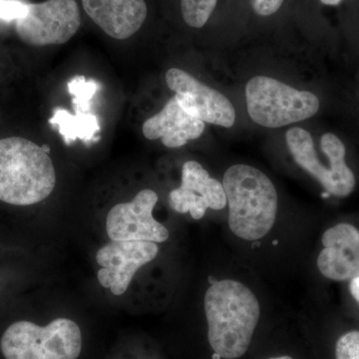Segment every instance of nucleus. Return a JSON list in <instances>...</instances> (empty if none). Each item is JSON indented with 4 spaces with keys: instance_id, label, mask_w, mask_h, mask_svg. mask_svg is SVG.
Listing matches in <instances>:
<instances>
[{
    "instance_id": "4468645a",
    "label": "nucleus",
    "mask_w": 359,
    "mask_h": 359,
    "mask_svg": "<svg viewBox=\"0 0 359 359\" xmlns=\"http://www.w3.org/2000/svg\"><path fill=\"white\" fill-rule=\"evenodd\" d=\"M285 139L297 164L318 180L327 193L344 198L353 192L355 180L347 179L323 164L309 132L295 127L287 132Z\"/></svg>"
},
{
    "instance_id": "dca6fc26",
    "label": "nucleus",
    "mask_w": 359,
    "mask_h": 359,
    "mask_svg": "<svg viewBox=\"0 0 359 359\" xmlns=\"http://www.w3.org/2000/svg\"><path fill=\"white\" fill-rule=\"evenodd\" d=\"M218 0H181L182 15L189 26L203 27L209 20Z\"/></svg>"
},
{
    "instance_id": "1a4fd4ad",
    "label": "nucleus",
    "mask_w": 359,
    "mask_h": 359,
    "mask_svg": "<svg viewBox=\"0 0 359 359\" xmlns=\"http://www.w3.org/2000/svg\"><path fill=\"white\" fill-rule=\"evenodd\" d=\"M159 248L153 242L110 241L97 252L101 266L98 280L112 294L121 295L128 289L135 273L157 257Z\"/></svg>"
},
{
    "instance_id": "f03ea898",
    "label": "nucleus",
    "mask_w": 359,
    "mask_h": 359,
    "mask_svg": "<svg viewBox=\"0 0 359 359\" xmlns=\"http://www.w3.org/2000/svg\"><path fill=\"white\" fill-rule=\"evenodd\" d=\"M229 204V226L247 241L264 238L275 224L278 193L263 172L249 165H233L224 175Z\"/></svg>"
},
{
    "instance_id": "6ab92c4d",
    "label": "nucleus",
    "mask_w": 359,
    "mask_h": 359,
    "mask_svg": "<svg viewBox=\"0 0 359 359\" xmlns=\"http://www.w3.org/2000/svg\"><path fill=\"white\" fill-rule=\"evenodd\" d=\"M28 4L20 0H0V20H18L27 13Z\"/></svg>"
},
{
    "instance_id": "20e7f679",
    "label": "nucleus",
    "mask_w": 359,
    "mask_h": 359,
    "mask_svg": "<svg viewBox=\"0 0 359 359\" xmlns=\"http://www.w3.org/2000/svg\"><path fill=\"white\" fill-rule=\"evenodd\" d=\"M0 349L6 359H77L81 330L68 318H57L46 327L16 321L2 335Z\"/></svg>"
},
{
    "instance_id": "7ed1b4c3",
    "label": "nucleus",
    "mask_w": 359,
    "mask_h": 359,
    "mask_svg": "<svg viewBox=\"0 0 359 359\" xmlns=\"http://www.w3.org/2000/svg\"><path fill=\"white\" fill-rule=\"evenodd\" d=\"M55 185V168L41 146L21 137L0 139V201L35 205L47 199Z\"/></svg>"
},
{
    "instance_id": "5701e85b",
    "label": "nucleus",
    "mask_w": 359,
    "mask_h": 359,
    "mask_svg": "<svg viewBox=\"0 0 359 359\" xmlns=\"http://www.w3.org/2000/svg\"><path fill=\"white\" fill-rule=\"evenodd\" d=\"M42 149L45 151V152L48 153L50 152V148H49V146L43 145L41 146Z\"/></svg>"
},
{
    "instance_id": "9d476101",
    "label": "nucleus",
    "mask_w": 359,
    "mask_h": 359,
    "mask_svg": "<svg viewBox=\"0 0 359 359\" xmlns=\"http://www.w3.org/2000/svg\"><path fill=\"white\" fill-rule=\"evenodd\" d=\"M169 203L174 211L201 219L208 209H224L228 200L223 184L211 178L200 163L188 161L182 169L181 186L170 193Z\"/></svg>"
},
{
    "instance_id": "423d86ee",
    "label": "nucleus",
    "mask_w": 359,
    "mask_h": 359,
    "mask_svg": "<svg viewBox=\"0 0 359 359\" xmlns=\"http://www.w3.org/2000/svg\"><path fill=\"white\" fill-rule=\"evenodd\" d=\"M81 16L75 0H46L28 4L27 13L16 20L18 37L33 46L69 41L80 27Z\"/></svg>"
},
{
    "instance_id": "2eb2a0df",
    "label": "nucleus",
    "mask_w": 359,
    "mask_h": 359,
    "mask_svg": "<svg viewBox=\"0 0 359 359\" xmlns=\"http://www.w3.org/2000/svg\"><path fill=\"white\" fill-rule=\"evenodd\" d=\"M49 123L58 126L59 133L62 135L67 144L76 139L85 142L93 140L94 136L100 130L97 118L93 114L76 112L73 115L62 108L54 110Z\"/></svg>"
},
{
    "instance_id": "9b49d317",
    "label": "nucleus",
    "mask_w": 359,
    "mask_h": 359,
    "mask_svg": "<svg viewBox=\"0 0 359 359\" xmlns=\"http://www.w3.org/2000/svg\"><path fill=\"white\" fill-rule=\"evenodd\" d=\"M325 249L318 257L321 275L335 282L359 278V230L351 224H339L321 238Z\"/></svg>"
},
{
    "instance_id": "412c9836",
    "label": "nucleus",
    "mask_w": 359,
    "mask_h": 359,
    "mask_svg": "<svg viewBox=\"0 0 359 359\" xmlns=\"http://www.w3.org/2000/svg\"><path fill=\"white\" fill-rule=\"evenodd\" d=\"M349 290H351V294L353 295V299L359 304V278L351 280Z\"/></svg>"
},
{
    "instance_id": "a211bd4d",
    "label": "nucleus",
    "mask_w": 359,
    "mask_h": 359,
    "mask_svg": "<svg viewBox=\"0 0 359 359\" xmlns=\"http://www.w3.org/2000/svg\"><path fill=\"white\" fill-rule=\"evenodd\" d=\"M337 359H359V332H347L342 335L335 346Z\"/></svg>"
},
{
    "instance_id": "aec40b11",
    "label": "nucleus",
    "mask_w": 359,
    "mask_h": 359,
    "mask_svg": "<svg viewBox=\"0 0 359 359\" xmlns=\"http://www.w3.org/2000/svg\"><path fill=\"white\" fill-rule=\"evenodd\" d=\"M283 0H250L255 13L261 16L276 13L283 6Z\"/></svg>"
},
{
    "instance_id": "0eeeda50",
    "label": "nucleus",
    "mask_w": 359,
    "mask_h": 359,
    "mask_svg": "<svg viewBox=\"0 0 359 359\" xmlns=\"http://www.w3.org/2000/svg\"><path fill=\"white\" fill-rule=\"evenodd\" d=\"M158 195L153 190H142L129 203L114 205L108 212L106 231L111 241L163 243L169 231L153 218Z\"/></svg>"
},
{
    "instance_id": "f257e3e1",
    "label": "nucleus",
    "mask_w": 359,
    "mask_h": 359,
    "mask_svg": "<svg viewBox=\"0 0 359 359\" xmlns=\"http://www.w3.org/2000/svg\"><path fill=\"white\" fill-rule=\"evenodd\" d=\"M205 313L215 353L224 359L244 355L261 316L254 292L237 280L215 282L205 292Z\"/></svg>"
},
{
    "instance_id": "6e6552de",
    "label": "nucleus",
    "mask_w": 359,
    "mask_h": 359,
    "mask_svg": "<svg viewBox=\"0 0 359 359\" xmlns=\"http://www.w3.org/2000/svg\"><path fill=\"white\" fill-rule=\"evenodd\" d=\"M166 82L181 107L193 117L224 128L235 124V108L224 94L178 68L167 71Z\"/></svg>"
},
{
    "instance_id": "ddd939ff",
    "label": "nucleus",
    "mask_w": 359,
    "mask_h": 359,
    "mask_svg": "<svg viewBox=\"0 0 359 359\" xmlns=\"http://www.w3.org/2000/svg\"><path fill=\"white\" fill-rule=\"evenodd\" d=\"M204 130L205 122L186 112L175 96L159 113L146 120L142 127L148 140L161 139L168 148L186 145L188 141L200 138Z\"/></svg>"
},
{
    "instance_id": "39448f33",
    "label": "nucleus",
    "mask_w": 359,
    "mask_h": 359,
    "mask_svg": "<svg viewBox=\"0 0 359 359\" xmlns=\"http://www.w3.org/2000/svg\"><path fill=\"white\" fill-rule=\"evenodd\" d=\"M250 119L266 128H280L313 117L320 109L313 93L299 91L275 78H252L245 87Z\"/></svg>"
},
{
    "instance_id": "f3484780",
    "label": "nucleus",
    "mask_w": 359,
    "mask_h": 359,
    "mask_svg": "<svg viewBox=\"0 0 359 359\" xmlns=\"http://www.w3.org/2000/svg\"><path fill=\"white\" fill-rule=\"evenodd\" d=\"M68 88L73 96V105L76 112H87L89 101L95 94L97 84L94 80H87L84 76L73 78L68 83Z\"/></svg>"
},
{
    "instance_id": "4be33fe9",
    "label": "nucleus",
    "mask_w": 359,
    "mask_h": 359,
    "mask_svg": "<svg viewBox=\"0 0 359 359\" xmlns=\"http://www.w3.org/2000/svg\"><path fill=\"white\" fill-rule=\"evenodd\" d=\"M341 1L342 0H320L325 6H339Z\"/></svg>"
},
{
    "instance_id": "b1692460",
    "label": "nucleus",
    "mask_w": 359,
    "mask_h": 359,
    "mask_svg": "<svg viewBox=\"0 0 359 359\" xmlns=\"http://www.w3.org/2000/svg\"><path fill=\"white\" fill-rule=\"evenodd\" d=\"M269 359H292L290 358V356L285 355V356H280V358H269Z\"/></svg>"
},
{
    "instance_id": "f8f14e48",
    "label": "nucleus",
    "mask_w": 359,
    "mask_h": 359,
    "mask_svg": "<svg viewBox=\"0 0 359 359\" xmlns=\"http://www.w3.org/2000/svg\"><path fill=\"white\" fill-rule=\"evenodd\" d=\"M82 4L89 18L115 39L131 37L147 18L145 0H82Z\"/></svg>"
}]
</instances>
